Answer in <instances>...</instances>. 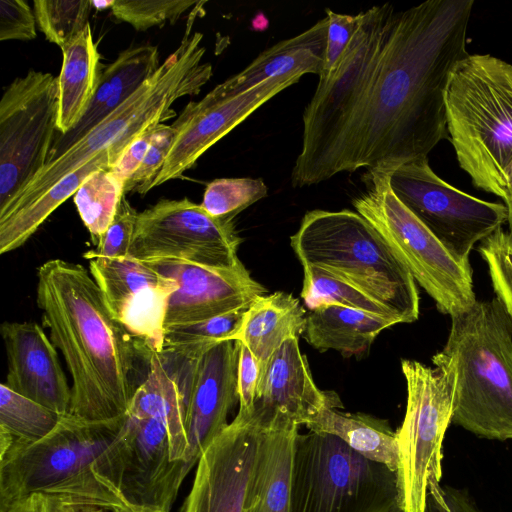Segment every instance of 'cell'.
<instances>
[{"mask_svg":"<svg viewBox=\"0 0 512 512\" xmlns=\"http://www.w3.org/2000/svg\"><path fill=\"white\" fill-rule=\"evenodd\" d=\"M267 193L262 179L219 178L208 183L200 205L213 217L233 220L244 209L266 197Z\"/></svg>","mask_w":512,"mask_h":512,"instance_id":"obj_34","label":"cell"},{"mask_svg":"<svg viewBox=\"0 0 512 512\" xmlns=\"http://www.w3.org/2000/svg\"><path fill=\"white\" fill-rule=\"evenodd\" d=\"M301 297L313 310L323 305H340L399 321L381 304L332 272L314 265L303 266Z\"/></svg>","mask_w":512,"mask_h":512,"instance_id":"obj_31","label":"cell"},{"mask_svg":"<svg viewBox=\"0 0 512 512\" xmlns=\"http://www.w3.org/2000/svg\"><path fill=\"white\" fill-rule=\"evenodd\" d=\"M473 0H428L404 11L390 3L358 15L336 68L319 79L303 112L293 187L341 172L393 168L448 137L445 96L469 54Z\"/></svg>","mask_w":512,"mask_h":512,"instance_id":"obj_1","label":"cell"},{"mask_svg":"<svg viewBox=\"0 0 512 512\" xmlns=\"http://www.w3.org/2000/svg\"><path fill=\"white\" fill-rule=\"evenodd\" d=\"M155 128L156 126L148 128L134 139L111 168L124 183L132 177L142 163L150 147Z\"/></svg>","mask_w":512,"mask_h":512,"instance_id":"obj_43","label":"cell"},{"mask_svg":"<svg viewBox=\"0 0 512 512\" xmlns=\"http://www.w3.org/2000/svg\"><path fill=\"white\" fill-rule=\"evenodd\" d=\"M177 129L172 125L159 124L156 126L150 147L132 177L125 183L124 191H135L145 195L151 190V185L163 168L169 152L174 144Z\"/></svg>","mask_w":512,"mask_h":512,"instance_id":"obj_38","label":"cell"},{"mask_svg":"<svg viewBox=\"0 0 512 512\" xmlns=\"http://www.w3.org/2000/svg\"><path fill=\"white\" fill-rule=\"evenodd\" d=\"M477 251L486 262L492 287L512 320V237L501 228L483 239Z\"/></svg>","mask_w":512,"mask_h":512,"instance_id":"obj_36","label":"cell"},{"mask_svg":"<svg viewBox=\"0 0 512 512\" xmlns=\"http://www.w3.org/2000/svg\"><path fill=\"white\" fill-rule=\"evenodd\" d=\"M261 407L266 412V422L244 512H289L293 452L299 425L279 411Z\"/></svg>","mask_w":512,"mask_h":512,"instance_id":"obj_22","label":"cell"},{"mask_svg":"<svg viewBox=\"0 0 512 512\" xmlns=\"http://www.w3.org/2000/svg\"><path fill=\"white\" fill-rule=\"evenodd\" d=\"M387 169L367 170L366 191L353 206L383 237L415 282L450 317L475 304L470 264L460 262L396 197Z\"/></svg>","mask_w":512,"mask_h":512,"instance_id":"obj_8","label":"cell"},{"mask_svg":"<svg viewBox=\"0 0 512 512\" xmlns=\"http://www.w3.org/2000/svg\"><path fill=\"white\" fill-rule=\"evenodd\" d=\"M107 510L91 507V506H77L69 505L62 502L61 512H106Z\"/></svg>","mask_w":512,"mask_h":512,"instance_id":"obj_45","label":"cell"},{"mask_svg":"<svg viewBox=\"0 0 512 512\" xmlns=\"http://www.w3.org/2000/svg\"><path fill=\"white\" fill-rule=\"evenodd\" d=\"M454 379L452 423L488 439H512V320L496 297L451 317L432 357Z\"/></svg>","mask_w":512,"mask_h":512,"instance_id":"obj_5","label":"cell"},{"mask_svg":"<svg viewBox=\"0 0 512 512\" xmlns=\"http://www.w3.org/2000/svg\"><path fill=\"white\" fill-rule=\"evenodd\" d=\"M33 5L39 29L60 48L86 28L93 8L90 0H35Z\"/></svg>","mask_w":512,"mask_h":512,"instance_id":"obj_33","label":"cell"},{"mask_svg":"<svg viewBox=\"0 0 512 512\" xmlns=\"http://www.w3.org/2000/svg\"><path fill=\"white\" fill-rule=\"evenodd\" d=\"M255 403L285 414L299 426L329 405L341 406L336 395L315 384L299 337L287 340L270 358L261 373Z\"/></svg>","mask_w":512,"mask_h":512,"instance_id":"obj_21","label":"cell"},{"mask_svg":"<svg viewBox=\"0 0 512 512\" xmlns=\"http://www.w3.org/2000/svg\"><path fill=\"white\" fill-rule=\"evenodd\" d=\"M237 341V340H236ZM238 343L237 390L239 412H251L255 406L261 379L260 364L252 352Z\"/></svg>","mask_w":512,"mask_h":512,"instance_id":"obj_41","label":"cell"},{"mask_svg":"<svg viewBox=\"0 0 512 512\" xmlns=\"http://www.w3.org/2000/svg\"><path fill=\"white\" fill-rule=\"evenodd\" d=\"M329 19L327 16L294 37L261 52L246 68L214 87L218 98L239 95L263 81L295 74L321 75L324 67Z\"/></svg>","mask_w":512,"mask_h":512,"instance_id":"obj_23","label":"cell"},{"mask_svg":"<svg viewBox=\"0 0 512 512\" xmlns=\"http://www.w3.org/2000/svg\"><path fill=\"white\" fill-rule=\"evenodd\" d=\"M89 271L113 317L148 354H161L168 300L178 284L131 256L90 259Z\"/></svg>","mask_w":512,"mask_h":512,"instance_id":"obj_16","label":"cell"},{"mask_svg":"<svg viewBox=\"0 0 512 512\" xmlns=\"http://www.w3.org/2000/svg\"><path fill=\"white\" fill-rule=\"evenodd\" d=\"M199 1L194 0H112V15L130 24L137 31L174 24Z\"/></svg>","mask_w":512,"mask_h":512,"instance_id":"obj_35","label":"cell"},{"mask_svg":"<svg viewBox=\"0 0 512 512\" xmlns=\"http://www.w3.org/2000/svg\"><path fill=\"white\" fill-rule=\"evenodd\" d=\"M126 414L160 419L167 429L171 460H182L188 464L184 396L176 377L160 354H150L147 373L136 389Z\"/></svg>","mask_w":512,"mask_h":512,"instance_id":"obj_24","label":"cell"},{"mask_svg":"<svg viewBox=\"0 0 512 512\" xmlns=\"http://www.w3.org/2000/svg\"><path fill=\"white\" fill-rule=\"evenodd\" d=\"M300 78L301 75H285L263 81L236 96L218 98L207 93L201 100L189 102L171 124L177 129L176 138L151 189L180 178L210 147Z\"/></svg>","mask_w":512,"mask_h":512,"instance_id":"obj_18","label":"cell"},{"mask_svg":"<svg viewBox=\"0 0 512 512\" xmlns=\"http://www.w3.org/2000/svg\"><path fill=\"white\" fill-rule=\"evenodd\" d=\"M61 50L62 66L57 77V131L64 135L70 132L85 114L104 67L100 63V54L89 24Z\"/></svg>","mask_w":512,"mask_h":512,"instance_id":"obj_26","label":"cell"},{"mask_svg":"<svg viewBox=\"0 0 512 512\" xmlns=\"http://www.w3.org/2000/svg\"><path fill=\"white\" fill-rule=\"evenodd\" d=\"M407 387L404 420L396 431L399 448L397 505L424 512L428 491L441 488L442 444L452 423L454 379L450 370L402 360Z\"/></svg>","mask_w":512,"mask_h":512,"instance_id":"obj_10","label":"cell"},{"mask_svg":"<svg viewBox=\"0 0 512 512\" xmlns=\"http://www.w3.org/2000/svg\"><path fill=\"white\" fill-rule=\"evenodd\" d=\"M125 417L94 421L68 413L44 438L13 441L0 453V512L33 493L69 505L129 512L110 483L104 456Z\"/></svg>","mask_w":512,"mask_h":512,"instance_id":"obj_3","label":"cell"},{"mask_svg":"<svg viewBox=\"0 0 512 512\" xmlns=\"http://www.w3.org/2000/svg\"><path fill=\"white\" fill-rule=\"evenodd\" d=\"M241 242L232 219L213 217L187 198L162 199L138 213L129 256L230 268L242 264Z\"/></svg>","mask_w":512,"mask_h":512,"instance_id":"obj_13","label":"cell"},{"mask_svg":"<svg viewBox=\"0 0 512 512\" xmlns=\"http://www.w3.org/2000/svg\"><path fill=\"white\" fill-rule=\"evenodd\" d=\"M445 105L460 167L475 187L506 201L512 164V65L489 54H469L451 74Z\"/></svg>","mask_w":512,"mask_h":512,"instance_id":"obj_6","label":"cell"},{"mask_svg":"<svg viewBox=\"0 0 512 512\" xmlns=\"http://www.w3.org/2000/svg\"><path fill=\"white\" fill-rule=\"evenodd\" d=\"M305 320V310L292 294L281 291L265 294L257 297L245 311L236 340L256 357L262 373L287 340L303 333Z\"/></svg>","mask_w":512,"mask_h":512,"instance_id":"obj_25","label":"cell"},{"mask_svg":"<svg viewBox=\"0 0 512 512\" xmlns=\"http://www.w3.org/2000/svg\"><path fill=\"white\" fill-rule=\"evenodd\" d=\"M504 202L508 210L507 222L509 224V234L512 237V193H510L509 198Z\"/></svg>","mask_w":512,"mask_h":512,"instance_id":"obj_46","label":"cell"},{"mask_svg":"<svg viewBox=\"0 0 512 512\" xmlns=\"http://www.w3.org/2000/svg\"><path fill=\"white\" fill-rule=\"evenodd\" d=\"M58 78L30 69L0 101V211L45 167L58 117Z\"/></svg>","mask_w":512,"mask_h":512,"instance_id":"obj_11","label":"cell"},{"mask_svg":"<svg viewBox=\"0 0 512 512\" xmlns=\"http://www.w3.org/2000/svg\"><path fill=\"white\" fill-rule=\"evenodd\" d=\"M388 512H403L398 505L394 506L391 510Z\"/></svg>","mask_w":512,"mask_h":512,"instance_id":"obj_48","label":"cell"},{"mask_svg":"<svg viewBox=\"0 0 512 512\" xmlns=\"http://www.w3.org/2000/svg\"><path fill=\"white\" fill-rule=\"evenodd\" d=\"M125 183L111 169L92 173L73 195L78 214L96 246L111 224Z\"/></svg>","mask_w":512,"mask_h":512,"instance_id":"obj_29","label":"cell"},{"mask_svg":"<svg viewBox=\"0 0 512 512\" xmlns=\"http://www.w3.org/2000/svg\"><path fill=\"white\" fill-rule=\"evenodd\" d=\"M424 512H482L464 491L451 487L428 491Z\"/></svg>","mask_w":512,"mask_h":512,"instance_id":"obj_42","label":"cell"},{"mask_svg":"<svg viewBox=\"0 0 512 512\" xmlns=\"http://www.w3.org/2000/svg\"><path fill=\"white\" fill-rule=\"evenodd\" d=\"M206 2L199 1L186 21L176 50L161 63L127 101L93 127L61 156L48 162L24 190L3 210L0 217L20 210L46 193L68 173L98 154L112 149L121 154L142 132L177 116L172 105L184 96H195L213 75L209 62H203L206 48L203 34L194 31L196 19L204 15Z\"/></svg>","mask_w":512,"mask_h":512,"instance_id":"obj_4","label":"cell"},{"mask_svg":"<svg viewBox=\"0 0 512 512\" xmlns=\"http://www.w3.org/2000/svg\"><path fill=\"white\" fill-rule=\"evenodd\" d=\"M396 197L462 263L476 243L507 222L505 204L469 195L441 179L428 158L405 162L389 171Z\"/></svg>","mask_w":512,"mask_h":512,"instance_id":"obj_12","label":"cell"},{"mask_svg":"<svg viewBox=\"0 0 512 512\" xmlns=\"http://www.w3.org/2000/svg\"><path fill=\"white\" fill-rule=\"evenodd\" d=\"M507 187H508L509 193H512V164L507 173Z\"/></svg>","mask_w":512,"mask_h":512,"instance_id":"obj_47","label":"cell"},{"mask_svg":"<svg viewBox=\"0 0 512 512\" xmlns=\"http://www.w3.org/2000/svg\"><path fill=\"white\" fill-rule=\"evenodd\" d=\"M60 414L24 397L4 383L0 385V430L13 441L36 442L47 436L61 419Z\"/></svg>","mask_w":512,"mask_h":512,"instance_id":"obj_32","label":"cell"},{"mask_svg":"<svg viewBox=\"0 0 512 512\" xmlns=\"http://www.w3.org/2000/svg\"><path fill=\"white\" fill-rule=\"evenodd\" d=\"M37 304L72 378L70 414L102 421L126 414L148 354L113 317L81 264L51 259L37 269Z\"/></svg>","mask_w":512,"mask_h":512,"instance_id":"obj_2","label":"cell"},{"mask_svg":"<svg viewBox=\"0 0 512 512\" xmlns=\"http://www.w3.org/2000/svg\"><path fill=\"white\" fill-rule=\"evenodd\" d=\"M163 356L180 364L176 369L164 360L176 377L185 400L188 466L191 469L207 446L229 425L228 415L239 400L238 343L224 341L191 358Z\"/></svg>","mask_w":512,"mask_h":512,"instance_id":"obj_17","label":"cell"},{"mask_svg":"<svg viewBox=\"0 0 512 512\" xmlns=\"http://www.w3.org/2000/svg\"><path fill=\"white\" fill-rule=\"evenodd\" d=\"M397 321L340 305H323L306 316L303 337L315 349L364 353L378 334Z\"/></svg>","mask_w":512,"mask_h":512,"instance_id":"obj_27","label":"cell"},{"mask_svg":"<svg viewBox=\"0 0 512 512\" xmlns=\"http://www.w3.org/2000/svg\"><path fill=\"white\" fill-rule=\"evenodd\" d=\"M247 309L236 310L193 324L166 328L161 354L173 358H191L221 342L235 341Z\"/></svg>","mask_w":512,"mask_h":512,"instance_id":"obj_30","label":"cell"},{"mask_svg":"<svg viewBox=\"0 0 512 512\" xmlns=\"http://www.w3.org/2000/svg\"><path fill=\"white\" fill-rule=\"evenodd\" d=\"M113 512H125V511H122V510H115Z\"/></svg>","mask_w":512,"mask_h":512,"instance_id":"obj_49","label":"cell"},{"mask_svg":"<svg viewBox=\"0 0 512 512\" xmlns=\"http://www.w3.org/2000/svg\"><path fill=\"white\" fill-rule=\"evenodd\" d=\"M146 263L178 284L168 300L165 329L247 309L267 294L243 263L230 268L170 259Z\"/></svg>","mask_w":512,"mask_h":512,"instance_id":"obj_19","label":"cell"},{"mask_svg":"<svg viewBox=\"0 0 512 512\" xmlns=\"http://www.w3.org/2000/svg\"><path fill=\"white\" fill-rule=\"evenodd\" d=\"M125 416L105 451L110 481L129 512H170L191 469L185 461L171 460L167 429L160 419Z\"/></svg>","mask_w":512,"mask_h":512,"instance_id":"obj_14","label":"cell"},{"mask_svg":"<svg viewBox=\"0 0 512 512\" xmlns=\"http://www.w3.org/2000/svg\"><path fill=\"white\" fill-rule=\"evenodd\" d=\"M290 245L302 266H318L344 279L384 306L399 323L418 319L414 278L358 212L308 211Z\"/></svg>","mask_w":512,"mask_h":512,"instance_id":"obj_7","label":"cell"},{"mask_svg":"<svg viewBox=\"0 0 512 512\" xmlns=\"http://www.w3.org/2000/svg\"><path fill=\"white\" fill-rule=\"evenodd\" d=\"M138 213L123 196L117 212L95 249L86 251L83 256L93 258H120L129 256V249L135 233Z\"/></svg>","mask_w":512,"mask_h":512,"instance_id":"obj_37","label":"cell"},{"mask_svg":"<svg viewBox=\"0 0 512 512\" xmlns=\"http://www.w3.org/2000/svg\"><path fill=\"white\" fill-rule=\"evenodd\" d=\"M36 19L23 0H0V41L36 38Z\"/></svg>","mask_w":512,"mask_h":512,"instance_id":"obj_40","label":"cell"},{"mask_svg":"<svg viewBox=\"0 0 512 512\" xmlns=\"http://www.w3.org/2000/svg\"><path fill=\"white\" fill-rule=\"evenodd\" d=\"M329 19L324 67L319 79L327 78L336 68L358 24V15L336 13L326 9Z\"/></svg>","mask_w":512,"mask_h":512,"instance_id":"obj_39","label":"cell"},{"mask_svg":"<svg viewBox=\"0 0 512 512\" xmlns=\"http://www.w3.org/2000/svg\"><path fill=\"white\" fill-rule=\"evenodd\" d=\"M338 407H325L305 426L312 432L330 434L341 439L364 458L383 464L397 473V434L389 423L364 413L341 412L336 409Z\"/></svg>","mask_w":512,"mask_h":512,"instance_id":"obj_28","label":"cell"},{"mask_svg":"<svg viewBox=\"0 0 512 512\" xmlns=\"http://www.w3.org/2000/svg\"><path fill=\"white\" fill-rule=\"evenodd\" d=\"M1 335L8 363L4 384L60 415L70 413L71 387L43 329L35 322H5Z\"/></svg>","mask_w":512,"mask_h":512,"instance_id":"obj_20","label":"cell"},{"mask_svg":"<svg viewBox=\"0 0 512 512\" xmlns=\"http://www.w3.org/2000/svg\"><path fill=\"white\" fill-rule=\"evenodd\" d=\"M266 422L255 405L239 412L203 451L182 512H244Z\"/></svg>","mask_w":512,"mask_h":512,"instance_id":"obj_15","label":"cell"},{"mask_svg":"<svg viewBox=\"0 0 512 512\" xmlns=\"http://www.w3.org/2000/svg\"><path fill=\"white\" fill-rule=\"evenodd\" d=\"M62 502L55 497L33 493L14 504L5 512H61Z\"/></svg>","mask_w":512,"mask_h":512,"instance_id":"obj_44","label":"cell"},{"mask_svg":"<svg viewBox=\"0 0 512 512\" xmlns=\"http://www.w3.org/2000/svg\"><path fill=\"white\" fill-rule=\"evenodd\" d=\"M397 498V475L385 465L333 435H297L289 512H388Z\"/></svg>","mask_w":512,"mask_h":512,"instance_id":"obj_9","label":"cell"}]
</instances>
